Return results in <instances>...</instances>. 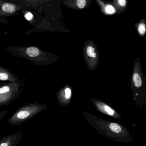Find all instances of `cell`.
I'll use <instances>...</instances> for the list:
<instances>
[{"label":"cell","mask_w":146,"mask_h":146,"mask_svg":"<svg viewBox=\"0 0 146 146\" xmlns=\"http://www.w3.org/2000/svg\"><path fill=\"white\" fill-rule=\"evenodd\" d=\"M46 108V105L39 102L27 103L20 108L7 123L11 126L20 125Z\"/></svg>","instance_id":"6da1fadb"},{"label":"cell","mask_w":146,"mask_h":146,"mask_svg":"<svg viewBox=\"0 0 146 146\" xmlns=\"http://www.w3.org/2000/svg\"><path fill=\"white\" fill-rule=\"evenodd\" d=\"M23 129H18L8 135H3L0 140V146H17L23 137Z\"/></svg>","instance_id":"7a4b0ae2"},{"label":"cell","mask_w":146,"mask_h":146,"mask_svg":"<svg viewBox=\"0 0 146 146\" xmlns=\"http://www.w3.org/2000/svg\"><path fill=\"white\" fill-rule=\"evenodd\" d=\"M84 54L90 68L91 69L95 68L98 56V52L94 45L93 44H88L84 48Z\"/></svg>","instance_id":"3957f363"},{"label":"cell","mask_w":146,"mask_h":146,"mask_svg":"<svg viewBox=\"0 0 146 146\" xmlns=\"http://www.w3.org/2000/svg\"><path fill=\"white\" fill-rule=\"evenodd\" d=\"M132 80L135 86L137 88H140L142 85V81L140 74L137 72H135L133 75Z\"/></svg>","instance_id":"277c9868"},{"label":"cell","mask_w":146,"mask_h":146,"mask_svg":"<svg viewBox=\"0 0 146 146\" xmlns=\"http://www.w3.org/2000/svg\"><path fill=\"white\" fill-rule=\"evenodd\" d=\"M2 10L7 13H13L16 11V7L14 5L9 3H5L2 5Z\"/></svg>","instance_id":"5b68a950"},{"label":"cell","mask_w":146,"mask_h":146,"mask_svg":"<svg viewBox=\"0 0 146 146\" xmlns=\"http://www.w3.org/2000/svg\"><path fill=\"white\" fill-rule=\"evenodd\" d=\"M39 50L35 47H29L27 50V53L29 56L32 58L37 57L39 55Z\"/></svg>","instance_id":"8992f818"},{"label":"cell","mask_w":146,"mask_h":146,"mask_svg":"<svg viewBox=\"0 0 146 146\" xmlns=\"http://www.w3.org/2000/svg\"><path fill=\"white\" fill-rule=\"evenodd\" d=\"M110 129L113 132L119 133L121 130V128L119 125L116 123H112L110 125Z\"/></svg>","instance_id":"52a82bcc"},{"label":"cell","mask_w":146,"mask_h":146,"mask_svg":"<svg viewBox=\"0 0 146 146\" xmlns=\"http://www.w3.org/2000/svg\"><path fill=\"white\" fill-rule=\"evenodd\" d=\"M138 31L139 34L141 35H143L146 32V25L145 23H141L138 25Z\"/></svg>","instance_id":"ba28073f"},{"label":"cell","mask_w":146,"mask_h":146,"mask_svg":"<svg viewBox=\"0 0 146 146\" xmlns=\"http://www.w3.org/2000/svg\"><path fill=\"white\" fill-rule=\"evenodd\" d=\"M87 4V1L85 0H78L76 1L77 7L78 9H83L85 7Z\"/></svg>","instance_id":"9c48e42d"},{"label":"cell","mask_w":146,"mask_h":146,"mask_svg":"<svg viewBox=\"0 0 146 146\" xmlns=\"http://www.w3.org/2000/svg\"><path fill=\"white\" fill-rule=\"evenodd\" d=\"M106 11L108 14H111L115 12V9L113 7L109 5L106 7Z\"/></svg>","instance_id":"30bf717a"},{"label":"cell","mask_w":146,"mask_h":146,"mask_svg":"<svg viewBox=\"0 0 146 146\" xmlns=\"http://www.w3.org/2000/svg\"><path fill=\"white\" fill-rule=\"evenodd\" d=\"M104 109L106 110V111L110 115H113L114 113V111L112 109L109 107L108 106L105 105L104 106Z\"/></svg>","instance_id":"8fae6325"},{"label":"cell","mask_w":146,"mask_h":146,"mask_svg":"<svg viewBox=\"0 0 146 146\" xmlns=\"http://www.w3.org/2000/svg\"><path fill=\"white\" fill-rule=\"evenodd\" d=\"M10 87L9 86H5L0 88V94H3V93H6L10 91Z\"/></svg>","instance_id":"7c38bea8"},{"label":"cell","mask_w":146,"mask_h":146,"mask_svg":"<svg viewBox=\"0 0 146 146\" xmlns=\"http://www.w3.org/2000/svg\"><path fill=\"white\" fill-rule=\"evenodd\" d=\"M65 97L66 99H70L71 95V91L69 88H66L65 90Z\"/></svg>","instance_id":"4fadbf2b"},{"label":"cell","mask_w":146,"mask_h":146,"mask_svg":"<svg viewBox=\"0 0 146 146\" xmlns=\"http://www.w3.org/2000/svg\"><path fill=\"white\" fill-rule=\"evenodd\" d=\"M8 78V76L5 73H0V80L5 81L7 80Z\"/></svg>","instance_id":"5bb4252c"},{"label":"cell","mask_w":146,"mask_h":146,"mask_svg":"<svg viewBox=\"0 0 146 146\" xmlns=\"http://www.w3.org/2000/svg\"><path fill=\"white\" fill-rule=\"evenodd\" d=\"M33 17H34V16H33V14L30 12H28V13H26L25 16V19L29 21L31 20Z\"/></svg>","instance_id":"9a60e30c"},{"label":"cell","mask_w":146,"mask_h":146,"mask_svg":"<svg viewBox=\"0 0 146 146\" xmlns=\"http://www.w3.org/2000/svg\"><path fill=\"white\" fill-rule=\"evenodd\" d=\"M8 111V110H5L0 112V120L3 119V118L5 116L6 114L7 113Z\"/></svg>","instance_id":"2e32d148"},{"label":"cell","mask_w":146,"mask_h":146,"mask_svg":"<svg viewBox=\"0 0 146 146\" xmlns=\"http://www.w3.org/2000/svg\"><path fill=\"white\" fill-rule=\"evenodd\" d=\"M119 5L121 7L125 6L126 4V1L125 0H119L118 1Z\"/></svg>","instance_id":"e0dca14e"}]
</instances>
